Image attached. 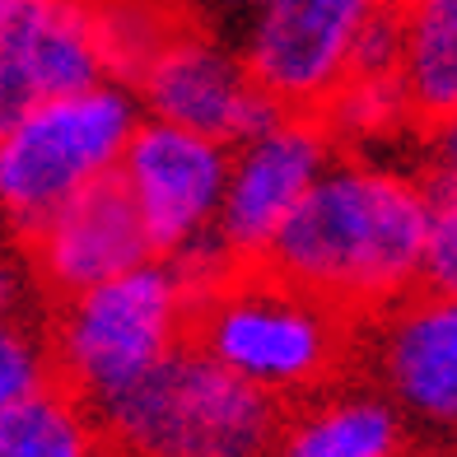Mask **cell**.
Here are the masks:
<instances>
[{
    "label": "cell",
    "instance_id": "obj_2",
    "mask_svg": "<svg viewBox=\"0 0 457 457\" xmlns=\"http://www.w3.org/2000/svg\"><path fill=\"white\" fill-rule=\"evenodd\" d=\"M192 341L247 387L303 406L337 387L355 350V322L271 266H243L196 308Z\"/></svg>",
    "mask_w": 457,
    "mask_h": 457
},
{
    "label": "cell",
    "instance_id": "obj_17",
    "mask_svg": "<svg viewBox=\"0 0 457 457\" xmlns=\"http://www.w3.org/2000/svg\"><path fill=\"white\" fill-rule=\"evenodd\" d=\"M52 383V350L47 331L29 318H0V415L29 402L37 387Z\"/></svg>",
    "mask_w": 457,
    "mask_h": 457
},
{
    "label": "cell",
    "instance_id": "obj_22",
    "mask_svg": "<svg viewBox=\"0 0 457 457\" xmlns=\"http://www.w3.org/2000/svg\"><path fill=\"white\" fill-rule=\"evenodd\" d=\"M24 5H29V0H0V33L10 29V19H14L19 10H24Z\"/></svg>",
    "mask_w": 457,
    "mask_h": 457
},
{
    "label": "cell",
    "instance_id": "obj_12",
    "mask_svg": "<svg viewBox=\"0 0 457 457\" xmlns=\"http://www.w3.org/2000/svg\"><path fill=\"white\" fill-rule=\"evenodd\" d=\"M24 247L37 280H43V295H52L56 303L89 295L98 285H112L131 276L136 266L154 262L140 215L117 178L94 187L89 196H79L61 215H52Z\"/></svg>",
    "mask_w": 457,
    "mask_h": 457
},
{
    "label": "cell",
    "instance_id": "obj_5",
    "mask_svg": "<svg viewBox=\"0 0 457 457\" xmlns=\"http://www.w3.org/2000/svg\"><path fill=\"white\" fill-rule=\"evenodd\" d=\"M140 121L136 89L108 79L10 127L0 136V228L29 243L52 215L112 182Z\"/></svg>",
    "mask_w": 457,
    "mask_h": 457
},
{
    "label": "cell",
    "instance_id": "obj_10",
    "mask_svg": "<svg viewBox=\"0 0 457 457\" xmlns=\"http://www.w3.org/2000/svg\"><path fill=\"white\" fill-rule=\"evenodd\" d=\"M108 79L98 0H29L0 33V136Z\"/></svg>",
    "mask_w": 457,
    "mask_h": 457
},
{
    "label": "cell",
    "instance_id": "obj_13",
    "mask_svg": "<svg viewBox=\"0 0 457 457\" xmlns=\"http://www.w3.org/2000/svg\"><path fill=\"white\" fill-rule=\"evenodd\" d=\"M406 415L378 387H331L289 411L276 457H402Z\"/></svg>",
    "mask_w": 457,
    "mask_h": 457
},
{
    "label": "cell",
    "instance_id": "obj_23",
    "mask_svg": "<svg viewBox=\"0 0 457 457\" xmlns=\"http://www.w3.org/2000/svg\"><path fill=\"white\" fill-rule=\"evenodd\" d=\"M108 457H121V453H108Z\"/></svg>",
    "mask_w": 457,
    "mask_h": 457
},
{
    "label": "cell",
    "instance_id": "obj_8",
    "mask_svg": "<svg viewBox=\"0 0 457 457\" xmlns=\"http://www.w3.org/2000/svg\"><path fill=\"white\" fill-rule=\"evenodd\" d=\"M228 159H234V150L220 140L150 117L140 121L117 169V182L136 205L140 228L159 262H173L215 238L228 187Z\"/></svg>",
    "mask_w": 457,
    "mask_h": 457
},
{
    "label": "cell",
    "instance_id": "obj_16",
    "mask_svg": "<svg viewBox=\"0 0 457 457\" xmlns=\"http://www.w3.org/2000/svg\"><path fill=\"white\" fill-rule=\"evenodd\" d=\"M318 117L337 140V150L345 154H364L373 145H387L402 131H411V121H420L402 75H350Z\"/></svg>",
    "mask_w": 457,
    "mask_h": 457
},
{
    "label": "cell",
    "instance_id": "obj_11",
    "mask_svg": "<svg viewBox=\"0 0 457 457\" xmlns=\"http://www.w3.org/2000/svg\"><path fill=\"white\" fill-rule=\"evenodd\" d=\"M369 355L378 392L406 420L457 429V295L420 289L373 318Z\"/></svg>",
    "mask_w": 457,
    "mask_h": 457
},
{
    "label": "cell",
    "instance_id": "obj_9",
    "mask_svg": "<svg viewBox=\"0 0 457 457\" xmlns=\"http://www.w3.org/2000/svg\"><path fill=\"white\" fill-rule=\"evenodd\" d=\"M131 89L150 121L196 131L205 140L228 145V150L253 140L280 117V108L262 94V85L247 71L243 52L196 29L192 19L150 56V66L131 79Z\"/></svg>",
    "mask_w": 457,
    "mask_h": 457
},
{
    "label": "cell",
    "instance_id": "obj_6",
    "mask_svg": "<svg viewBox=\"0 0 457 457\" xmlns=\"http://www.w3.org/2000/svg\"><path fill=\"white\" fill-rule=\"evenodd\" d=\"M392 0H262L243 19V61L280 112H322L355 71L364 29Z\"/></svg>",
    "mask_w": 457,
    "mask_h": 457
},
{
    "label": "cell",
    "instance_id": "obj_18",
    "mask_svg": "<svg viewBox=\"0 0 457 457\" xmlns=\"http://www.w3.org/2000/svg\"><path fill=\"white\" fill-rule=\"evenodd\" d=\"M425 289H434V295H457V182H429Z\"/></svg>",
    "mask_w": 457,
    "mask_h": 457
},
{
    "label": "cell",
    "instance_id": "obj_19",
    "mask_svg": "<svg viewBox=\"0 0 457 457\" xmlns=\"http://www.w3.org/2000/svg\"><path fill=\"white\" fill-rule=\"evenodd\" d=\"M37 295H43V280L29 262V247L19 238L0 243V318H29Z\"/></svg>",
    "mask_w": 457,
    "mask_h": 457
},
{
    "label": "cell",
    "instance_id": "obj_1",
    "mask_svg": "<svg viewBox=\"0 0 457 457\" xmlns=\"http://www.w3.org/2000/svg\"><path fill=\"white\" fill-rule=\"evenodd\" d=\"M425 243L429 182L397 163L341 154L276 238L266 266L360 322L392 313L425 285Z\"/></svg>",
    "mask_w": 457,
    "mask_h": 457
},
{
    "label": "cell",
    "instance_id": "obj_4",
    "mask_svg": "<svg viewBox=\"0 0 457 457\" xmlns=\"http://www.w3.org/2000/svg\"><path fill=\"white\" fill-rule=\"evenodd\" d=\"M289 411L234 378L192 341L98 411L108 453L121 457H276Z\"/></svg>",
    "mask_w": 457,
    "mask_h": 457
},
{
    "label": "cell",
    "instance_id": "obj_20",
    "mask_svg": "<svg viewBox=\"0 0 457 457\" xmlns=\"http://www.w3.org/2000/svg\"><path fill=\"white\" fill-rule=\"evenodd\" d=\"M429 182H457V117L429 131Z\"/></svg>",
    "mask_w": 457,
    "mask_h": 457
},
{
    "label": "cell",
    "instance_id": "obj_7",
    "mask_svg": "<svg viewBox=\"0 0 457 457\" xmlns=\"http://www.w3.org/2000/svg\"><path fill=\"white\" fill-rule=\"evenodd\" d=\"M337 140L318 112H280L266 131L234 145L215 238L238 266H266L276 238L337 163Z\"/></svg>",
    "mask_w": 457,
    "mask_h": 457
},
{
    "label": "cell",
    "instance_id": "obj_3",
    "mask_svg": "<svg viewBox=\"0 0 457 457\" xmlns=\"http://www.w3.org/2000/svg\"><path fill=\"white\" fill-rule=\"evenodd\" d=\"M192 327L196 299L187 295L173 262L154 257L131 276L52 308V378L103 411L163 369L182 345H192Z\"/></svg>",
    "mask_w": 457,
    "mask_h": 457
},
{
    "label": "cell",
    "instance_id": "obj_21",
    "mask_svg": "<svg viewBox=\"0 0 457 457\" xmlns=\"http://www.w3.org/2000/svg\"><path fill=\"white\" fill-rule=\"evenodd\" d=\"M201 5L215 10V14H243V19H247V14L262 5V0H201Z\"/></svg>",
    "mask_w": 457,
    "mask_h": 457
},
{
    "label": "cell",
    "instance_id": "obj_14",
    "mask_svg": "<svg viewBox=\"0 0 457 457\" xmlns=\"http://www.w3.org/2000/svg\"><path fill=\"white\" fill-rule=\"evenodd\" d=\"M402 85L420 121L457 117V0H397Z\"/></svg>",
    "mask_w": 457,
    "mask_h": 457
},
{
    "label": "cell",
    "instance_id": "obj_15",
    "mask_svg": "<svg viewBox=\"0 0 457 457\" xmlns=\"http://www.w3.org/2000/svg\"><path fill=\"white\" fill-rule=\"evenodd\" d=\"M0 457H108L98 411L56 378L0 415Z\"/></svg>",
    "mask_w": 457,
    "mask_h": 457
}]
</instances>
